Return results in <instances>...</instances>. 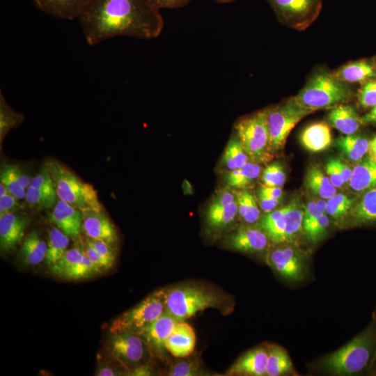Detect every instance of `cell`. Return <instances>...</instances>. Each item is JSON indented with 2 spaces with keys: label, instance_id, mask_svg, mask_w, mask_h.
<instances>
[{
  "label": "cell",
  "instance_id": "9",
  "mask_svg": "<svg viewBox=\"0 0 376 376\" xmlns=\"http://www.w3.org/2000/svg\"><path fill=\"white\" fill-rule=\"evenodd\" d=\"M266 109L272 154L283 148L291 130L304 117L312 113L297 104L293 97Z\"/></svg>",
  "mask_w": 376,
  "mask_h": 376
},
{
  "label": "cell",
  "instance_id": "7",
  "mask_svg": "<svg viewBox=\"0 0 376 376\" xmlns=\"http://www.w3.org/2000/svg\"><path fill=\"white\" fill-rule=\"evenodd\" d=\"M219 304L215 294L197 286L184 285L165 290L166 311L178 321H185Z\"/></svg>",
  "mask_w": 376,
  "mask_h": 376
},
{
  "label": "cell",
  "instance_id": "40",
  "mask_svg": "<svg viewBox=\"0 0 376 376\" xmlns=\"http://www.w3.org/2000/svg\"><path fill=\"white\" fill-rule=\"evenodd\" d=\"M286 175L283 166L277 162L267 165L261 175L262 185L267 187H282L285 182Z\"/></svg>",
  "mask_w": 376,
  "mask_h": 376
},
{
  "label": "cell",
  "instance_id": "14",
  "mask_svg": "<svg viewBox=\"0 0 376 376\" xmlns=\"http://www.w3.org/2000/svg\"><path fill=\"white\" fill-rule=\"evenodd\" d=\"M269 261L276 272L288 280H299L304 275V262L297 251L290 246L272 249L269 254Z\"/></svg>",
  "mask_w": 376,
  "mask_h": 376
},
{
  "label": "cell",
  "instance_id": "13",
  "mask_svg": "<svg viewBox=\"0 0 376 376\" xmlns=\"http://www.w3.org/2000/svg\"><path fill=\"white\" fill-rule=\"evenodd\" d=\"M166 311L150 324L137 334L144 341L150 353L161 359H166V340L178 323Z\"/></svg>",
  "mask_w": 376,
  "mask_h": 376
},
{
  "label": "cell",
  "instance_id": "37",
  "mask_svg": "<svg viewBox=\"0 0 376 376\" xmlns=\"http://www.w3.org/2000/svg\"><path fill=\"white\" fill-rule=\"evenodd\" d=\"M355 201V197L336 193L331 198L327 200L326 213L333 219L340 220L349 215Z\"/></svg>",
  "mask_w": 376,
  "mask_h": 376
},
{
  "label": "cell",
  "instance_id": "53",
  "mask_svg": "<svg viewBox=\"0 0 376 376\" xmlns=\"http://www.w3.org/2000/svg\"><path fill=\"white\" fill-rule=\"evenodd\" d=\"M258 192L279 200H281L283 196V190L281 187H267L262 184L259 187Z\"/></svg>",
  "mask_w": 376,
  "mask_h": 376
},
{
  "label": "cell",
  "instance_id": "55",
  "mask_svg": "<svg viewBox=\"0 0 376 376\" xmlns=\"http://www.w3.org/2000/svg\"><path fill=\"white\" fill-rule=\"evenodd\" d=\"M152 367L148 363L142 364L126 373L132 376H148L152 374Z\"/></svg>",
  "mask_w": 376,
  "mask_h": 376
},
{
  "label": "cell",
  "instance_id": "59",
  "mask_svg": "<svg viewBox=\"0 0 376 376\" xmlns=\"http://www.w3.org/2000/svg\"><path fill=\"white\" fill-rule=\"evenodd\" d=\"M326 200L327 199L320 198L319 199L315 201V203H316V205H317L318 208L323 214L326 213V205H327V201Z\"/></svg>",
  "mask_w": 376,
  "mask_h": 376
},
{
  "label": "cell",
  "instance_id": "30",
  "mask_svg": "<svg viewBox=\"0 0 376 376\" xmlns=\"http://www.w3.org/2000/svg\"><path fill=\"white\" fill-rule=\"evenodd\" d=\"M260 172V164L249 161L240 169L228 171L225 175L226 183L230 187L246 189L254 183Z\"/></svg>",
  "mask_w": 376,
  "mask_h": 376
},
{
  "label": "cell",
  "instance_id": "34",
  "mask_svg": "<svg viewBox=\"0 0 376 376\" xmlns=\"http://www.w3.org/2000/svg\"><path fill=\"white\" fill-rule=\"evenodd\" d=\"M70 237L57 227L49 231L47 251L45 262L49 267L55 264L68 250Z\"/></svg>",
  "mask_w": 376,
  "mask_h": 376
},
{
  "label": "cell",
  "instance_id": "47",
  "mask_svg": "<svg viewBox=\"0 0 376 376\" xmlns=\"http://www.w3.org/2000/svg\"><path fill=\"white\" fill-rule=\"evenodd\" d=\"M85 239L102 256L115 260V253L112 246L100 240L92 239L88 237H85Z\"/></svg>",
  "mask_w": 376,
  "mask_h": 376
},
{
  "label": "cell",
  "instance_id": "44",
  "mask_svg": "<svg viewBox=\"0 0 376 376\" xmlns=\"http://www.w3.org/2000/svg\"><path fill=\"white\" fill-rule=\"evenodd\" d=\"M199 366L193 360H181L174 363L171 368L169 375L171 376H194L198 375Z\"/></svg>",
  "mask_w": 376,
  "mask_h": 376
},
{
  "label": "cell",
  "instance_id": "26",
  "mask_svg": "<svg viewBox=\"0 0 376 376\" xmlns=\"http://www.w3.org/2000/svg\"><path fill=\"white\" fill-rule=\"evenodd\" d=\"M47 251V243L36 230H33L29 233L23 241L18 257L24 265H36L45 261Z\"/></svg>",
  "mask_w": 376,
  "mask_h": 376
},
{
  "label": "cell",
  "instance_id": "28",
  "mask_svg": "<svg viewBox=\"0 0 376 376\" xmlns=\"http://www.w3.org/2000/svg\"><path fill=\"white\" fill-rule=\"evenodd\" d=\"M349 215L357 225L376 223V187L364 192L361 198L354 203Z\"/></svg>",
  "mask_w": 376,
  "mask_h": 376
},
{
  "label": "cell",
  "instance_id": "60",
  "mask_svg": "<svg viewBox=\"0 0 376 376\" xmlns=\"http://www.w3.org/2000/svg\"><path fill=\"white\" fill-rule=\"evenodd\" d=\"M8 193L10 192L6 186L3 183L0 182V197L6 195Z\"/></svg>",
  "mask_w": 376,
  "mask_h": 376
},
{
  "label": "cell",
  "instance_id": "8",
  "mask_svg": "<svg viewBox=\"0 0 376 376\" xmlns=\"http://www.w3.org/2000/svg\"><path fill=\"white\" fill-rule=\"evenodd\" d=\"M165 311V290H156L114 319L109 327V332L131 331L137 334Z\"/></svg>",
  "mask_w": 376,
  "mask_h": 376
},
{
  "label": "cell",
  "instance_id": "56",
  "mask_svg": "<svg viewBox=\"0 0 376 376\" xmlns=\"http://www.w3.org/2000/svg\"><path fill=\"white\" fill-rule=\"evenodd\" d=\"M96 375L98 376H114L119 375L120 373L116 368L109 365L102 364L98 367Z\"/></svg>",
  "mask_w": 376,
  "mask_h": 376
},
{
  "label": "cell",
  "instance_id": "51",
  "mask_svg": "<svg viewBox=\"0 0 376 376\" xmlns=\"http://www.w3.org/2000/svg\"><path fill=\"white\" fill-rule=\"evenodd\" d=\"M235 200L236 196L235 191L233 192L228 189H224L217 194L212 203L217 205H228Z\"/></svg>",
  "mask_w": 376,
  "mask_h": 376
},
{
  "label": "cell",
  "instance_id": "22",
  "mask_svg": "<svg viewBox=\"0 0 376 376\" xmlns=\"http://www.w3.org/2000/svg\"><path fill=\"white\" fill-rule=\"evenodd\" d=\"M42 11L63 19H78L90 0H33Z\"/></svg>",
  "mask_w": 376,
  "mask_h": 376
},
{
  "label": "cell",
  "instance_id": "58",
  "mask_svg": "<svg viewBox=\"0 0 376 376\" xmlns=\"http://www.w3.org/2000/svg\"><path fill=\"white\" fill-rule=\"evenodd\" d=\"M368 153L371 159L376 161V136L370 141Z\"/></svg>",
  "mask_w": 376,
  "mask_h": 376
},
{
  "label": "cell",
  "instance_id": "19",
  "mask_svg": "<svg viewBox=\"0 0 376 376\" xmlns=\"http://www.w3.org/2000/svg\"><path fill=\"white\" fill-rule=\"evenodd\" d=\"M196 335L194 329L185 321H179L166 340V348L173 357L190 356L195 348Z\"/></svg>",
  "mask_w": 376,
  "mask_h": 376
},
{
  "label": "cell",
  "instance_id": "57",
  "mask_svg": "<svg viewBox=\"0 0 376 376\" xmlns=\"http://www.w3.org/2000/svg\"><path fill=\"white\" fill-rule=\"evenodd\" d=\"M362 124H376V106L373 107L369 112L361 117Z\"/></svg>",
  "mask_w": 376,
  "mask_h": 376
},
{
  "label": "cell",
  "instance_id": "10",
  "mask_svg": "<svg viewBox=\"0 0 376 376\" xmlns=\"http://www.w3.org/2000/svg\"><path fill=\"white\" fill-rule=\"evenodd\" d=\"M283 25L304 30L318 17L324 0H265Z\"/></svg>",
  "mask_w": 376,
  "mask_h": 376
},
{
  "label": "cell",
  "instance_id": "39",
  "mask_svg": "<svg viewBox=\"0 0 376 376\" xmlns=\"http://www.w3.org/2000/svg\"><path fill=\"white\" fill-rule=\"evenodd\" d=\"M56 191L40 190L29 186L26 189L25 199L31 205L49 208L56 204Z\"/></svg>",
  "mask_w": 376,
  "mask_h": 376
},
{
  "label": "cell",
  "instance_id": "33",
  "mask_svg": "<svg viewBox=\"0 0 376 376\" xmlns=\"http://www.w3.org/2000/svg\"><path fill=\"white\" fill-rule=\"evenodd\" d=\"M249 157L243 146L234 134L228 142L221 157L222 165L228 171H233L244 166Z\"/></svg>",
  "mask_w": 376,
  "mask_h": 376
},
{
  "label": "cell",
  "instance_id": "6",
  "mask_svg": "<svg viewBox=\"0 0 376 376\" xmlns=\"http://www.w3.org/2000/svg\"><path fill=\"white\" fill-rule=\"evenodd\" d=\"M304 206L294 198L285 206L265 213L259 220L258 228L274 243L293 241L302 230Z\"/></svg>",
  "mask_w": 376,
  "mask_h": 376
},
{
  "label": "cell",
  "instance_id": "43",
  "mask_svg": "<svg viewBox=\"0 0 376 376\" xmlns=\"http://www.w3.org/2000/svg\"><path fill=\"white\" fill-rule=\"evenodd\" d=\"M358 101L364 109L376 106V81H370L364 84L358 93Z\"/></svg>",
  "mask_w": 376,
  "mask_h": 376
},
{
  "label": "cell",
  "instance_id": "23",
  "mask_svg": "<svg viewBox=\"0 0 376 376\" xmlns=\"http://www.w3.org/2000/svg\"><path fill=\"white\" fill-rule=\"evenodd\" d=\"M300 141L301 145L311 152L323 151L332 143L331 129L324 122L311 123L302 131Z\"/></svg>",
  "mask_w": 376,
  "mask_h": 376
},
{
  "label": "cell",
  "instance_id": "35",
  "mask_svg": "<svg viewBox=\"0 0 376 376\" xmlns=\"http://www.w3.org/2000/svg\"><path fill=\"white\" fill-rule=\"evenodd\" d=\"M293 372V366L285 350L272 346L268 350L266 375L279 376Z\"/></svg>",
  "mask_w": 376,
  "mask_h": 376
},
{
  "label": "cell",
  "instance_id": "36",
  "mask_svg": "<svg viewBox=\"0 0 376 376\" xmlns=\"http://www.w3.org/2000/svg\"><path fill=\"white\" fill-rule=\"evenodd\" d=\"M238 205V214L248 224H253L260 219L258 203L253 194L246 190L235 191Z\"/></svg>",
  "mask_w": 376,
  "mask_h": 376
},
{
  "label": "cell",
  "instance_id": "61",
  "mask_svg": "<svg viewBox=\"0 0 376 376\" xmlns=\"http://www.w3.org/2000/svg\"><path fill=\"white\" fill-rule=\"evenodd\" d=\"M219 3H232L237 0H212Z\"/></svg>",
  "mask_w": 376,
  "mask_h": 376
},
{
  "label": "cell",
  "instance_id": "20",
  "mask_svg": "<svg viewBox=\"0 0 376 376\" xmlns=\"http://www.w3.org/2000/svg\"><path fill=\"white\" fill-rule=\"evenodd\" d=\"M268 350L264 347L253 348L240 357L230 368L229 375H266Z\"/></svg>",
  "mask_w": 376,
  "mask_h": 376
},
{
  "label": "cell",
  "instance_id": "46",
  "mask_svg": "<svg viewBox=\"0 0 376 376\" xmlns=\"http://www.w3.org/2000/svg\"><path fill=\"white\" fill-rule=\"evenodd\" d=\"M325 171L331 183L336 189L343 187L345 182L336 164L334 158H331L327 161L325 165Z\"/></svg>",
  "mask_w": 376,
  "mask_h": 376
},
{
  "label": "cell",
  "instance_id": "18",
  "mask_svg": "<svg viewBox=\"0 0 376 376\" xmlns=\"http://www.w3.org/2000/svg\"><path fill=\"white\" fill-rule=\"evenodd\" d=\"M269 240L267 235L258 227L242 226L229 237L228 244L239 251L258 253L266 249Z\"/></svg>",
  "mask_w": 376,
  "mask_h": 376
},
{
  "label": "cell",
  "instance_id": "15",
  "mask_svg": "<svg viewBox=\"0 0 376 376\" xmlns=\"http://www.w3.org/2000/svg\"><path fill=\"white\" fill-rule=\"evenodd\" d=\"M29 222V217L15 212L0 215V249L2 253L10 252L18 245Z\"/></svg>",
  "mask_w": 376,
  "mask_h": 376
},
{
  "label": "cell",
  "instance_id": "48",
  "mask_svg": "<svg viewBox=\"0 0 376 376\" xmlns=\"http://www.w3.org/2000/svg\"><path fill=\"white\" fill-rule=\"evenodd\" d=\"M151 5L161 9H175L183 7L194 0H147Z\"/></svg>",
  "mask_w": 376,
  "mask_h": 376
},
{
  "label": "cell",
  "instance_id": "32",
  "mask_svg": "<svg viewBox=\"0 0 376 376\" xmlns=\"http://www.w3.org/2000/svg\"><path fill=\"white\" fill-rule=\"evenodd\" d=\"M238 213L237 199L228 205L211 203L207 211V223L213 228H222L231 224Z\"/></svg>",
  "mask_w": 376,
  "mask_h": 376
},
{
  "label": "cell",
  "instance_id": "17",
  "mask_svg": "<svg viewBox=\"0 0 376 376\" xmlns=\"http://www.w3.org/2000/svg\"><path fill=\"white\" fill-rule=\"evenodd\" d=\"M82 230L86 237L104 241L112 246L118 240L114 226L101 211H83Z\"/></svg>",
  "mask_w": 376,
  "mask_h": 376
},
{
  "label": "cell",
  "instance_id": "45",
  "mask_svg": "<svg viewBox=\"0 0 376 376\" xmlns=\"http://www.w3.org/2000/svg\"><path fill=\"white\" fill-rule=\"evenodd\" d=\"M29 186L40 190L56 191L52 175L45 165L39 172L31 179Z\"/></svg>",
  "mask_w": 376,
  "mask_h": 376
},
{
  "label": "cell",
  "instance_id": "38",
  "mask_svg": "<svg viewBox=\"0 0 376 376\" xmlns=\"http://www.w3.org/2000/svg\"><path fill=\"white\" fill-rule=\"evenodd\" d=\"M24 120V115L13 110L6 102L0 91V138L1 141L13 128L17 127Z\"/></svg>",
  "mask_w": 376,
  "mask_h": 376
},
{
  "label": "cell",
  "instance_id": "25",
  "mask_svg": "<svg viewBox=\"0 0 376 376\" xmlns=\"http://www.w3.org/2000/svg\"><path fill=\"white\" fill-rule=\"evenodd\" d=\"M327 118L334 128L345 135L354 134L362 124L355 109L343 103L333 107Z\"/></svg>",
  "mask_w": 376,
  "mask_h": 376
},
{
  "label": "cell",
  "instance_id": "41",
  "mask_svg": "<svg viewBox=\"0 0 376 376\" xmlns=\"http://www.w3.org/2000/svg\"><path fill=\"white\" fill-rule=\"evenodd\" d=\"M0 182L3 183L9 192L19 199L25 198L26 189L23 188L16 180L9 168V165L4 164L1 167Z\"/></svg>",
  "mask_w": 376,
  "mask_h": 376
},
{
  "label": "cell",
  "instance_id": "52",
  "mask_svg": "<svg viewBox=\"0 0 376 376\" xmlns=\"http://www.w3.org/2000/svg\"><path fill=\"white\" fill-rule=\"evenodd\" d=\"M9 168L12 172V174L19 182V184L24 189H27L30 185L31 179L29 175L17 165L10 164Z\"/></svg>",
  "mask_w": 376,
  "mask_h": 376
},
{
  "label": "cell",
  "instance_id": "24",
  "mask_svg": "<svg viewBox=\"0 0 376 376\" xmlns=\"http://www.w3.org/2000/svg\"><path fill=\"white\" fill-rule=\"evenodd\" d=\"M349 187L354 192H365L376 187V161L369 156L359 161L352 169Z\"/></svg>",
  "mask_w": 376,
  "mask_h": 376
},
{
  "label": "cell",
  "instance_id": "29",
  "mask_svg": "<svg viewBox=\"0 0 376 376\" xmlns=\"http://www.w3.org/2000/svg\"><path fill=\"white\" fill-rule=\"evenodd\" d=\"M370 141L361 135L349 134L340 136L336 145L340 152L352 162H358L368 152Z\"/></svg>",
  "mask_w": 376,
  "mask_h": 376
},
{
  "label": "cell",
  "instance_id": "50",
  "mask_svg": "<svg viewBox=\"0 0 376 376\" xmlns=\"http://www.w3.org/2000/svg\"><path fill=\"white\" fill-rule=\"evenodd\" d=\"M258 203L261 210L265 212H269L279 205V199L274 198L258 192Z\"/></svg>",
  "mask_w": 376,
  "mask_h": 376
},
{
  "label": "cell",
  "instance_id": "11",
  "mask_svg": "<svg viewBox=\"0 0 376 376\" xmlns=\"http://www.w3.org/2000/svg\"><path fill=\"white\" fill-rule=\"evenodd\" d=\"M111 334L108 340L109 352L126 369V373L142 365L140 363L147 346L138 334L125 331Z\"/></svg>",
  "mask_w": 376,
  "mask_h": 376
},
{
  "label": "cell",
  "instance_id": "12",
  "mask_svg": "<svg viewBox=\"0 0 376 376\" xmlns=\"http://www.w3.org/2000/svg\"><path fill=\"white\" fill-rule=\"evenodd\" d=\"M49 268L54 275L68 280L88 279L102 273L86 256L81 242L68 249Z\"/></svg>",
  "mask_w": 376,
  "mask_h": 376
},
{
  "label": "cell",
  "instance_id": "5",
  "mask_svg": "<svg viewBox=\"0 0 376 376\" xmlns=\"http://www.w3.org/2000/svg\"><path fill=\"white\" fill-rule=\"evenodd\" d=\"M234 134L252 162L265 163L272 158L266 109L238 119L234 125Z\"/></svg>",
  "mask_w": 376,
  "mask_h": 376
},
{
  "label": "cell",
  "instance_id": "54",
  "mask_svg": "<svg viewBox=\"0 0 376 376\" xmlns=\"http://www.w3.org/2000/svg\"><path fill=\"white\" fill-rule=\"evenodd\" d=\"M334 159L345 184H349L352 173V169L342 160L338 158Z\"/></svg>",
  "mask_w": 376,
  "mask_h": 376
},
{
  "label": "cell",
  "instance_id": "42",
  "mask_svg": "<svg viewBox=\"0 0 376 376\" xmlns=\"http://www.w3.org/2000/svg\"><path fill=\"white\" fill-rule=\"evenodd\" d=\"M84 252L94 265L101 272L107 270L113 265L114 260L107 258L99 253L88 242L84 239L80 242Z\"/></svg>",
  "mask_w": 376,
  "mask_h": 376
},
{
  "label": "cell",
  "instance_id": "2",
  "mask_svg": "<svg viewBox=\"0 0 376 376\" xmlns=\"http://www.w3.org/2000/svg\"><path fill=\"white\" fill-rule=\"evenodd\" d=\"M376 357V318L360 334L322 361L326 371L339 375L363 372Z\"/></svg>",
  "mask_w": 376,
  "mask_h": 376
},
{
  "label": "cell",
  "instance_id": "16",
  "mask_svg": "<svg viewBox=\"0 0 376 376\" xmlns=\"http://www.w3.org/2000/svg\"><path fill=\"white\" fill-rule=\"evenodd\" d=\"M50 221L73 240L79 237L82 230L83 212L81 210L58 200L50 212Z\"/></svg>",
  "mask_w": 376,
  "mask_h": 376
},
{
  "label": "cell",
  "instance_id": "31",
  "mask_svg": "<svg viewBox=\"0 0 376 376\" xmlns=\"http://www.w3.org/2000/svg\"><path fill=\"white\" fill-rule=\"evenodd\" d=\"M308 188L321 198L329 199L337 193L329 177L318 166H311L306 175Z\"/></svg>",
  "mask_w": 376,
  "mask_h": 376
},
{
  "label": "cell",
  "instance_id": "27",
  "mask_svg": "<svg viewBox=\"0 0 376 376\" xmlns=\"http://www.w3.org/2000/svg\"><path fill=\"white\" fill-rule=\"evenodd\" d=\"M344 83H358L376 76V66L367 60H359L346 63L333 72Z\"/></svg>",
  "mask_w": 376,
  "mask_h": 376
},
{
  "label": "cell",
  "instance_id": "4",
  "mask_svg": "<svg viewBox=\"0 0 376 376\" xmlns=\"http://www.w3.org/2000/svg\"><path fill=\"white\" fill-rule=\"evenodd\" d=\"M49 171L57 197L82 212L101 211L102 207L93 187L82 181L74 173L55 159L44 164Z\"/></svg>",
  "mask_w": 376,
  "mask_h": 376
},
{
  "label": "cell",
  "instance_id": "49",
  "mask_svg": "<svg viewBox=\"0 0 376 376\" xmlns=\"http://www.w3.org/2000/svg\"><path fill=\"white\" fill-rule=\"evenodd\" d=\"M18 200L10 193L0 197V215L14 212L19 207Z\"/></svg>",
  "mask_w": 376,
  "mask_h": 376
},
{
  "label": "cell",
  "instance_id": "21",
  "mask_svg": "<svg viewBox=\"0 0 376 376\" xmlns=\"http://www.w3.org/2000/svg\"><path fill=\"white\" fill-rule=\"evenodd\" d=\"M329 224L327 214L319 210L315 201H309L304 206L302 231L310 242H319L327 233Z\"/></svg>",
  "mask_w": 376,
  "mask_h": 376
},
{
  "label": "cell",
  "instance_id": "3",
  "mask_svg": "<svg viewBox=\"0 0 376 376\" xmlns=\"http://www.w3.org/2000/svg\"><path fill=\"white\" fill-rule=\"evenodd\" d=\"M352 91L333 73L320 70L313 74L299 93L293 97L300 107L312 112L349 101Z\"/></svg>",
  "mask_w": 376,
  "mask_h": 376
},
{
  "label": "cell",
  "instance_id": "1",
  "mask_svg": "<svg viewBox=\"0 0 376 376\" xmlns=\"http://www.w3.org/2000/svg\"><path fill=\"white\" fill-rule=\"evenodd\" d=\"M77 19L91 46L118 36L153 39L164 27L160 10L147 0H90Z\"/></svg>",
  "mask_w": 376,
  "mask_h": 376
}]
</instances>
